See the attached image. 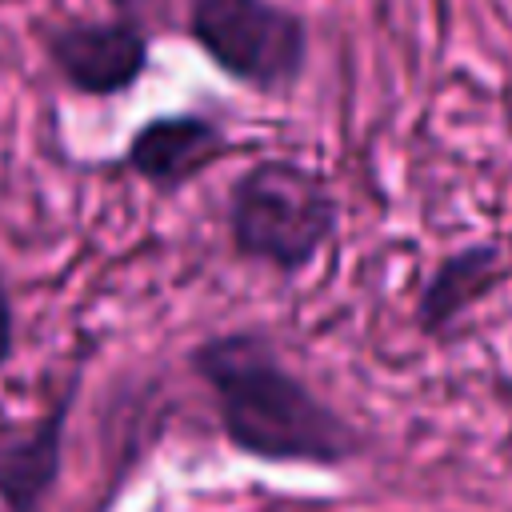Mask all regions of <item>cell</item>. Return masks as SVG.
<instances>
[{
    "mask_svg": "<svg viewBox=\"0 0 512 512\" xmlns=\"http://www.w3.org/2000/svg\"><path fill=\"white\" fill-rule=\"evenodd\" d=\"M8 348H12V308H8V296L0 288V360L8 356Z\"/></svg>",
    "mask_w": 512,
    "mask_h": 512,
    "instance_id": "cell-8",
    "label": "cell"
},
{
    "mask_svg": "<svg viewBox=\"0 0 512 512\" xmlns=\"http://www.w3.org/2000/svg\"><path fill=\"white\" fill-rule=\"evenodd\" d=\"M192 36L232 80L280 96L308 64V24L276 0H196Z\"/></svg>",
    "mask_w": 512,
    "mask_h": 512,
    "instance_id": "cell-3",
    "label": "cell"
},
{
    "mask_svg": "<svg viewBox=\"0 0 512 512\" xmlns=\"http://www.w3.org/2000/svg\"><path fill=\"white\" fill-rule=\"evenodd\" d=\"M112 4H116V8H120V12H132V8H136V4H140V0H112Z\"/></svg>",
    "mask_w": 512,
    "mask_h": 512,
    "instance_id": "cell-9",
    "label": "cell"
},
{
    "mask_svg": "<svg viewBox=\"0 0 512 512\" xmlns=\"http://www.w3.org/2000/svg\"><path fill=\"white\" fill-rule=\"evenodd\" d=\"M52 56L80 92H120L148 60V40L136 24H72L52 36Z\"/></svg>",
    "mask_w": 512,
    "mask_h": 512,
    "instance_id": "cell-4",
    "label": "cell"
},
{
    "mask_svg": "<svg viewBox=\"0 0 512 512\" xmlns=\"http://www.w3.org/2000/svg\"><path fill=\"white\" fill-rule=\"evenodd\" d=\"M56 440H60V420L36 428L32 436H12V428H0V492L16 508H32L40 492L52 484L56 472Z\"/></svg>",
    "mask_w": 512,
    "mask_h": 512,
    "instance_id": "cell-7",
    "label": "cell"
},
{
    "mask_svg": "<svg viewBox=\"0 0 512 512\" xmlns=\"http://www.w3.org/2000/svg\"><path fill=\"white\" fill-rule=\"evenodd\" d=\"M340 208L328 184L292 160H260L228 196V228L240 256L300 272L336 232Z\"/></svg>",
    "mask_w": 512,
    "mask_h": 512,
    "instance_id": "cell-2",
    "label": "cell"
},
{
    "mask_svg": "<svg viewBox=\"0 0 512 512\" xmlns=\"http://www.w3.org/2000/svg\"><path fill=\"white\" fill-rule=\"evenodd\" d=\"M208 380L232 448L272 464L340 468L364 440L328 400H320L276 352L264 332H224L192 352Z\"/></svg>",
    "mask_w": 512,
    "mask_h": 512,
    "instance_id": "cell-1",
    "label": "cell"
},
{
    "mask_svg": "<svg viewBox=\"0 0 512 512\" xmlns=\"http://www.w3.org/2000/svg\"><path fill=\"white\" fill-rule=\"evenodd\" d=\"M224 148V132L220 124L204 120V116H160L152 124H144L128 148V164L148 176L160 188L184 184L196 168H204L216 152Z\"/></svg>",
    "mask_w": 512,
    "mask_h": 512,
    "instance_id": "cell-5",
    "label": "cell"
},
{
    "mask_svg": "<svg viewBox=\"0 0 512 512\" xmlns=\"http://www.w3.org/2000/svg\"><path fill=\"white\" fill-rule=\"evenodd\" d=\"M504 252L496 244H468L436 264V272L424 280L416 300V320L424 332L448 328L456 316H464L480 296H488L504 280Z\"/></svg>",
    "mask_w": 512,
    "mask_h": 512,
    "instance_id": "cell-6",
    "label": "cell"
}]
</instances>
